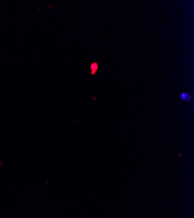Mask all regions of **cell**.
Segmentation results:
<instances>
[{
    "mask_svg": "<svg viewBox=\"0 0 194 218\" xmlns=\"http://www.w3.org/2000/svg\"><path fill=\"white\" fill-rule=\"evenodd\" d=\"M180 99H181L183 101H190L192 98V96L189 94H187V93H182V94H180Z\"/></svg>",
    "mask_w": 194,
    "mask_h": 218,
    "instance_id": "1",
    "label": "cell"
},
{
    "mask_svg": "<svg viewBox=\"0 0 194 218\" xmlns=\"http://www.w3.org/2000/svg\"><path fill=\"white\" fill-rule=\"evenodd\" d=\"M91 73L93 75V74H95L96 72H97V71H98V69H99V64L98 63H92V64H91Z\"/></svg>",
    "mask_w": 194,
    "mask_h": 218,
    "instance_id": "2",
    "label": "cell"
}]
</instances>
